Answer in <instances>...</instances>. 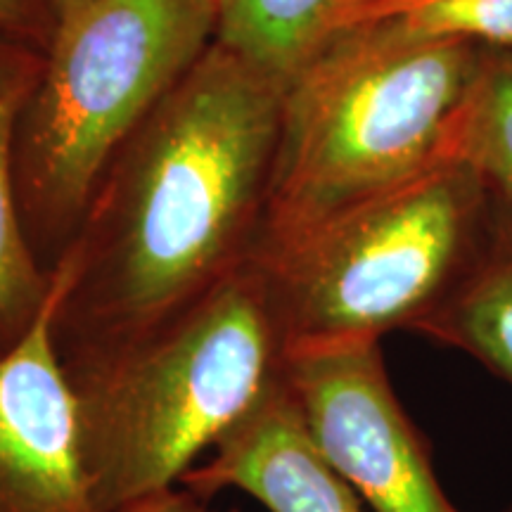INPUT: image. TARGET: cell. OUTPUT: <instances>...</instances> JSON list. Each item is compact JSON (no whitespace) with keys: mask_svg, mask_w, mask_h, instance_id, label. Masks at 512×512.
I'll return each mask as SVG.
<instances>
[{"mask_svg":"<svg viewBox=\"0 0 512 512\" xmlns=\"http://www.w3.org/2000/svg\"><path fill=\"white\" fill-rule=\"evenodd\" d=\"M283 91L214 38L117 152L50 275L69 382L164 335L252 264Z\"/></svg>","mask_w":512,"mask_h":512,"instance_id":"1","label":"cell"},{"mask_svg":"<svg viewBox=\"0 0 512 512\" xmlns=\"http://www.w3.org/2000/svg\"><path fill=\"white\" fill-rule=\"evenodd\" d=\"M489 67L477 43L387 24L337 29L285 83L264 230L465 157Z\"/></svg>","mask_w":512,"mask_h":512,"instance_id":"2","label":"cell"},{"mask_svg":"<svg viewBox=\"0 0 512 512\" xmlns=\"http://www.w3.org/2000/svg\"><path fill=\"white\" fill-rule=\"evenodd\" d=\"M484 176L465 157L297 226L264 230V278L287 356L420 330L470 271L484 228Z\"/></svg>","mask_w":512,"mask_h":512,"instance_id":"3","label":"cell"},{"mask_svg":"<svg viewBox=\"0 0 512 512\" xmlns=\"http://www.w3.org/2000/svg\"><path fill=\"white\" fill-rule=\"evenodd\" d=\"M285 361L252 259L164 335L74 380L100 508L117 512L181 484L283 382Z\"/></svg>","mask_w":512,"mask_h":512,"instance_id":"4","label":"cell"},{"mask_svg":"<svg viewBox=\"0 0 512 512\" xmlns=\"http://www.w3.org/2000/svg\"><path fill=\"white\" fill-rule=\"evenodd\" d=\"M216 38V0H93L57 24L17 133L24 238L53 275L112 159Z\"/></svg>","mask_w":512,"mask_h":512,"instance_id":"5","label":"cell"},{"mask_svg":"<svg viewBox=\"0 0 512 512\" xmlns=\"http://www.w3.org/2000/svg\"><path fill=\"white\" fill-rule=\"evenodd\" d=\"M285 387L328 463L373 512H460L394 394L380 342L290 354Z\"/></svg>","mask_w":512,"mask_h":512,"instance_id":"6","label":"cell"},{"mask_svg":"<svg viewBox=\"0 0 512 512\" xmlns=\"http://www.w3.org/2000/svg\"><path fill=\"white\" fill-rule=\"evenodd\" d=\"M53 297L0 354V512H105L81 448L76 394L50 335Z\"/></svg>","mask_w":512,"mask_h":512,"instance_id":"7","label":"cell"},{"mask_svg":"<svg viewBox=\"0 0 512 512\" xmlns=\"http://www.w3.org/2000/svg\"><path fill=\"white\" fill-rule=\"evenodd\" d=\"M178 486L202 498L238 489L271 512H368L311 439L285 377Z\"/></svg>","mask_w":512,"mask_h":512,"instance_id":"8","label":"cell"},{"mask_svg":"<svg viewBox=\"0 0 512 512\" xmlns=\"http://www.w3.org/2000/svg\"><path fill=\"white\" fill-rule=\"evenodd\" d=\"M46 53L0 38V354L22 342L50 294V278L24 238L15 192L19 124L46 69Z\"/></svg>","mask_w":512,"mask_h":512,"instance_id":"9","label":"cell"},{"mask_svg":"<svg viewBox=\"0 0 512 512\" xmlns=\"http://www.w3.org/2000/svg\"><path fill=\"white\" fill-rule=\"evenodd\" d=\"M463 349L512 384V216L486 233L470 271L418 330Z\"/></svg>","mask_w":512,"mask_h":512,"instance_id":"10","label":"cell"},{"mask_svg":"<svg viewBox=\"0 0 512 512\" xmlns=\"http://www.w3.org/2000/svg\"><path fill=\"white\" fill-rule=\"evenodd\" d=\"M349 0H216V41L287 83L337 31Z\"/></svg>","mask_w":512,"mask_h":512,"instance_id":"11","label":"cell"},{"mask_svg":"<svg viewBox=\"0 0 512 512\" xmlns=\"http://www.w3.org/2000/svg\"><path fill=\"white\" fill-rule=\"evenodd\" d=\"M387 24L425 38L512 48V0H366L339 22Z\"/></svg>","mask_w":512,"mask_h":512,"instance_id":"12","label":"cell"},{"mask_svg":"<svg viewBox=\"0 0 512 512\" xmlns=\"http://www.w3.org/2000/svg\"><path fill=\"white\" fill-rule=\"evenodd\" d=\"M465 159L494 183L512 216V60L486 72L465 136Z\"/></svg>","mask_w":512,"mask_h":512,"instance_id":"13","label":"cell"},{"mask_svg":"<svg viewBox=\"0 0 512 512\" xmlns=\"http://www.w3.org/2000/svg\"><path fill=\"white\" fill-rule=\"evenodd\" d=\"M57 29L48 0H0V38L48 50Z\"/></svg>","mask_w":512,"mask_h":512,"instance_id":"14","label":"cell"},{"mask_svg":"<svg viewBox=\"0 0 512 512\" xmlns=\"http://www.w3.org/2000/svg\"><path fill=\"white\" fill-rule=\"evenodd\" d=\"M117 512H214L207 508L202 496L192 494V491L183 489V486H174V489L159 491V494L145 496L140 501L126 505Z\"/></svg>","mask_w":512,"mask_h":512,"instance_id":"15","label":"cell"},{"mask_svg":"<svg viewBox=\"0 0 512 512\" xmlns=\"http://www.w3.org/2000/svg\"><path fill=\"white\" fill-rule=\"evenodd\" d=\"M50 3V10H53L55 15V22L62 24L67 22L69 17H74L76 12H81L86 8L88 3H93V0H48Z\"/></svg>","mask_w":512,"mask_h":512,"instance_id":"16","label":"cell"},{"mask_svg":"<svg viewBox=\"0 0 512 512\" xmlns=\"http://www.w3.org/2000/svg\"><path fill=\"white\" fill-rule=\"evenodd\" d=\"M363 3H366V0H349V5H347V10H344V15H342V19H344V17H347L351 10H354V8H358V5H363ZM342 19H339V22H342ZM337 27H339V24H337Z\"/></svg>","mask_w":512,"mask_h":512,"instance_id":"17","label":"cell"},{"mask_svg":"<svg viewBox=\"0 0 512 512\" xmlns=\"http://www.w3.org/2000/svg\"><path fill=\"white\" fill-rule=\"evenodd\" d=\"M505 512H512V508H510V510H505Z\"/></svg>","mask_w":512,"mask_h":512,"instance_id":"18","label":"cell"}]
</instances>
